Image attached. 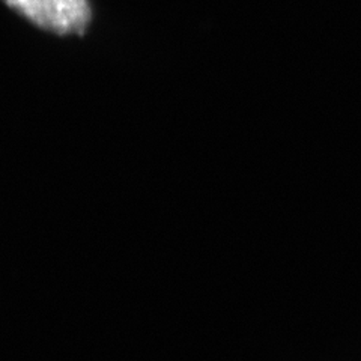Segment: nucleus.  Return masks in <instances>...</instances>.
I'll use <instances>...</instances> for the list:
<instances>
[{
	"mask_svg": "<svg viewBox=\"0 0 361 361\" xmlns=\"http://www.w3.org/2000/svg\"><path fill=\"white\" fill-rule=\"evenodd\" d=\"M33 25L56 35H82L92 11L87 0H4Z\"/></svg>",
	"mask_w": 361,
	"mask_h": 361,
	"instance_id": "obj_1",
	"label": "nucleus"
}]
</instances>
